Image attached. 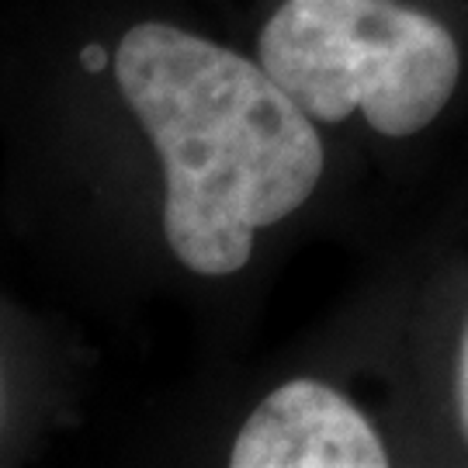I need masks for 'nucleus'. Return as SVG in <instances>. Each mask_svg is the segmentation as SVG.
<instances>
[{
	"label": "nucleus",
	"instance_id": "f257e3e1",
	"mask_svg": "<svg viewBox=\"0 0 468 468\" xmlns=\"http://www.w3.org/2000/svg\"><path fill=\"white\" fill-rule=\"evenodd\" d=\"M122 98L164 160V233L205 278L239 271L253 236L316 191L326 153L316 118L261 63L164 21L125 32Z\"/></svg>",
	"mask_w": 468,
	"mask_h": 468
},
{
	"label": "nucleus",
	"instance_id": "f03ea898",
	"mask_svg": "<svg viewBox=\"0 0 468 468\" xmlns=\"http://www.w3.org/2000/svg\"><path fill=\"white\" fill-rule=\"evenodd\" d=\"M261 67L316 122L361 112L406 139L444 112L462 56L437 17L396 0H284L261 32Z\"/></svg>",
	"mask_w": 468,
	"mask_h": 468
},
{
	"label": "nucleus",
	"instance_id": "7ed1b4c3",
	"mask_svg": "<svg viewBox=\"0 0 468 468\" xmlns=\"http://www.w3.org/2000/svg\"><path fill=\"white\" fill-rule=\"evenodd\" d=\"M229 465L236 468H382L388 465L365 413L313 378L274 388L243 423Z\"/></svg>",
	"mask_w": 468,
	"mask_h": 468
},
{
	"label": "nucleus",
	"instance_id": "20e7f679",
	"mask_svg": "<svg viewBox=\"0 0 468 468\" xmlns=\"http://www.w3.org/2000/svg\"><path fill=\"white\" fill-rule=\"evenodd\" d=\"M458 413H462V427L468 437V330L462 340V361H458Z\"/></svg>",
	"mask_w": 468,
	"mask_h": 468
},
{
	"label": "nucleus",
	"instance_id": "39448f33",
	"mask_svg": "<svg viewBox=\"0 0 468 468\" xmlns=\"http://www.w3.org/2000/svg\"><path fill=\"white\" fill-rule=\"evenodd\" d=\"M80 63H84L87 73H98V69H104L108 56H104V49H101V46H84V52H80Z\"/></svg>",
	"mask_w": 468,
	"mask_h": 468
}]
</instances>
